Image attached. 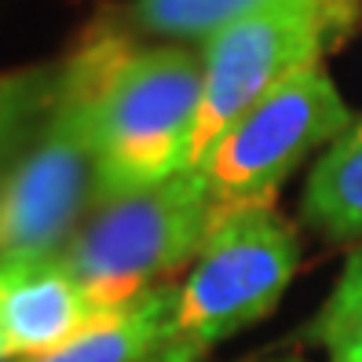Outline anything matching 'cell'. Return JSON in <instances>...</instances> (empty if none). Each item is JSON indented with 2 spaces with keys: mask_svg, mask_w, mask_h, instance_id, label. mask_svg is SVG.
<instances>
[{
  "mask_svg": "<svg viewBox=\"0 0 362 362\" xmlns=\"http://www.w3.org/2000/svg\"><path fill=\"white\" fill-rule=\"evenodd\" d=\"M348 124L351 110L333 77L311 66L227 124L194 168L209 180L216 209L274 205L296 165L329 146Z\"/></svg>",
  "mask_w": 362,
  "mask_h": 362,
  "instance_id": "cell-6",
  "label": "cell"
},
{
  "mask_svg": "<svg viewBox=\"0 0 362 362\" xmlns=\"http://www.w3.org/2000/svg\"><path fill=\"white\" fill-rule=\"evenodd\" d=\"M304 220L329 242L362 238V114L315 161L304 183Z\"/></svg>",
  "mask_w": 362,
  "mask_h": 362,
  "instance_id": "cell-9",
  "label": "cell"
},
{
  "mask_svg": "<svg viewBox=\"0 0 362 362\" xmlns=\"http://www.w3.org/2000/svg\"><path fill=\"white\" fill-rule=\"evenodd\" d=\"M117 23H92L59 62L33 139L0 176V260L55 257L95 209V95Z\"/></svg>",
  "mask_w": 362,
  "mask_h": 362,
  "instance_id": "cell-1",
  "label": "cell"
},
{
  "mask_svg": "<svg viewBox=\"0 0 362 362\" xmlns=\"http://www.w3.org/2000/svg\"><path fill=\"white\" fill-rule=\"evenodd\" d=\"M249 362H308L304 355H271V358H249Z\"/></svg>",
  "mask_w": 362,
  "mask_h": 362,
  "instance_id": "cell-14",
  "label": "cell"
},
{
  "mask_svg": "<svg viewBox=\"0 0 362 362\" xmlns=\"http://www.w3.org/2000/svg\"><path fill=\"white\" fill-rule=\"evenodd\" d=\"M271 4L279 0H132V18L143 33L165 37L173 45H205L212 33Z\"/></svg>",
  "mask_w": 362,
  "mask_h": 362,
  "instance_id": "cell-10",
  "label": "cell"
},
{
  "mask_svg": "<svg viewBox=\"0 0 362 362\" xmlns=\"http://www.w3.org/2000/svg\"><path fill=\"white\" fill-rule=\"evenodd\" d=\"M212 216L216 202L209 180L202 168H183L139 194L95 205L59 252V264L99 315H114L173 286V274L202 252Z\"/></svg>",
  "mask_w": 362,
  "mask_h": 362,
  "instance_id": "cell-3",
  "label": "cell"
},
{
  "mask_svg": "<svg viewBox=\"0 0 362 362\" xmlns=\"http://www.w3.org/2000/svg\"><path fill=\"white\" fill-rule=\"evenodd\" d=\"M55 88H59V62H40V66H18L0 74V176L33 139L37 124L45 121L55 99Z\"/></svg>",
  "mask_w": 362,
  "mask_h": 362,
  "instance_id": "cell-11",
  "label": "cell"
},
{
  "mask_svg": "<svg viewBox=\"0 0 362 362\" xmlns=\"http://www.w3.org/2000/svg\"><path fill=\"white\" fill-rule=\"evenodd\" d=\"M308 337L322 344L326 362H362V252L344 267Z\"/></svg>",
  "mask_w": 362,
  "mask_h": 362,
  "instance_id": "cell-12",
  "label": "cell"
},
{
  "mask_svg": "<svg viewBox=\"0 0 362 362\" xmlns=\"http://www.w3.org/2000/svg\"><path fill=\"white\" fill-rule=\"evenodd\" d=\"M176 300L180 286H161L129 308L95 318L88 329L62 340L59 348L23 362H146L173 340Z\"/></svg>",
  "mask_w": 362,
  "mask_h": 362,
  "instance_id": "cell-8",
  "label": "cell"
},
{
  "mask_svg": "<svg viewBox=\"0 0 362 362\" xmlns=\"http://www.w3.org/2000/svg\"><path fill=\"white\" fill-rule=\"evenodd\" d=\"M0 362H11V358H8V355H0Z\"/></svg>",
  "mask_w": 362,
  "mask_h": 362,
  "instance_id": "cell-15",
  "label": "cell"
},
{
  "mask_svg": "<svg viewBox=\"0 0 362 362\" xmlns=\"http://www.w3.org/2000/svg\"><path fill=\"white\" fill-rule=\"evenodd\" d=\"M146 362H205V355H202V351H194V348L176 344V340H168V344H165L158 355H151Z\"/></svg>",
  "mask_w": 362,
  "mask_h": 362,
  "instance_id": "cell-13",
  "label": "cell"
},
{
  "mask_svg": "<svg viewBox=\"0 0 362 362\" xmlns=\"http://www.w3.org/2000/svg\"><path fill=\"white\" fill-rule=\"evenodd\" d=\"M202 84V52L139 45L117 23L95 95V205L190 168Z\"/></svg>",
  "mask_w": 362,
  "mask_h": 362,
  "instance_id": "cell-2",
  "label": "cell"
},
{
  "mask_svg": "<svg viewBox=\"0 0 362 362\" xmlns=\"http://www.w3.org/2000/svg\"><path fill=\"white\" fill-rule=\"evenodd\" d=\"M300 264V238L274 205L216 209L202 252L180 282L173 340L209 355L279 308Z\"/></svg>",
  "mask_w": 362,
  "mask_h": 362,
  "instance_id": "cell-5",
  "label": "cell"
},
{
  "mask_svg": "<svg viewBox=\"0 0 362 362\" xmlns=\"http://www.w3.org/2000/svg\"><path fill=\"white\" fill-rule=\"evenodd\" d=\"M362 15V0H279L252 11L202 45V114L194 132V168L216 136L289 77L322 62Z\"/></svg>",
  "mask_w": 362,
  "mask_h": 362,
  "instance_id": "cell-4",
  "label": "cell"
},
{
  "mask_svg": "<svg viewBox=\"0 0 362 362\" xmlns=\"http://www.w3.org/2000/svg\"><path fill=\"white\" fill-rule=\"evenodd\" d=\"M95 304L55 257L0 260V355L23 362L88 329Z\"/></svg>",
  "mask_w": 362,
  "mask_h": 362,
  "instance_id": "cell-7",
  "label": "cell"
}]
</instances>
